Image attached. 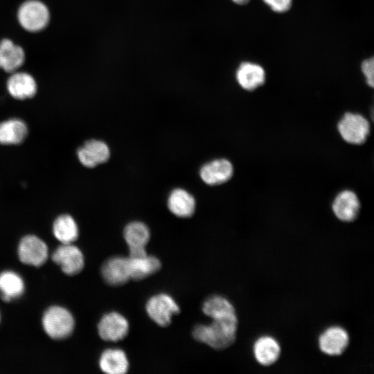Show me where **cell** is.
I'll return each mask as SVG.
<instances>
[{
    "mask_svg": "<svg viewBox=\"0 0 374 374\" xmlns=\"http://www.w3.org/2000/svg\"><path fill=\"white\" fill-rule=\"evenodd\" d=\"M238 326L237 316L212 319L209 324L196 325L192 331L193 337L216 350L230 347L235 341Z\"/></svg>",
    "mask_w": 374,
    "mask_h": 374,
    "instance_id": "cell-1",
    "label": "cell"
},
{
    "mask_svg": "<svg viewBox=\"0 0 374 374\" xmlns=\"http://www.w3.org/2000/svg\"><path fill=\"white\" fill-rule=\"evenodd\" d=\"M42 322L47 335L56 340L69 337L75 327L72 314L66 308L59 305L49 307L44 312Z\"/></svg>",
    "mask_w": 374,
    "mask_h": 374,
    "instance_id": "cell-2",
    "label": "cell"
},
{
    "mask_svg": "<svg viewBox=\"0 0 374 374\" xmlns=\"http://www.w3.org/2000/svg\"><path fill=\"white\" fill-rule=\"evenodd\" d=\"M20 25L29 32H38L44 29L50 20L48 7L39 0L24 2L17 11Z\"/></svg>",
    "mask_w": 374,
    "mask_h": 374,
    "instance_id": "cell-3",
    "label": "cell"
},
{
    "mask_svg": "<svg viewBox=\"0 0 374 374\" xmlns=\"http://www.w3.org/2000/svg\"><path fill=\"white\" fill-rule=\"evenodd\" d=\"M145 308L150 319L161 327L169 326L172 317L180 312L176 301L166 293H159L150 297Z\"/></svg>",
    "mask_w": 374,
    "mask_h": 374,
    "instance_id": "cell-4",
    "label": "cell"
},
{
    "mask_svg": "<svg viewBox=\"0 0 374 374\" xmlns=\"http://www.w3.org/2000/svg\"><path fill=\"white\" fill-rule=\"evenodd\" d=\"M337 130L347 143L360 145L364 143L370 132V124L359 114L346 113L337 124Z\"/></svg>",
    "mask_w": 374,
    "mask_h": 374,
    "instance_id": "cell-5",
    "label": "cell"
},
{
    "mask_svg": "<svg viewBox=\"0 0 374 374\" xmlns=\"http://www.w3.org/2000/svg\"><path fill=\"white\" fill-rule=\"evenodd\" d=\"M17 253L22 263L40 267L48 258V249L46 244L41 238L35 235H27L21 239Z\"/></svg>",
    "mask_w": 374,
    "mask_h": 374,
    "instance_id": "cell-6",
    "label": "cell"
},
{
    "mask_svg": "<svg viewBox=\"0 0 374 374\" xmlns=\"http://www.w3.org/2000/svg\"><path fill=\"white\" fill-rule=\"evenodd\" d=\"M130 323L125 316L117 312L105 314L98 324L100 337L106 341L123 340L128 334Z\"/></svg>",
    "mask_w": 374,
    "mask_h": 374,
    "instance_id": "cell-7",
    "label": "cell"
},
{
    "mask_svg": "<svg viewBox=\"0 0 374 374\" xmlns=\"http://www.w3.org/2000/svg\"><path fill=\"white\" fill-rule=\"evenodd\" d=\"M52 260L58 265L63 273L69 276L79 274L84 266L81 250L73 243L62 244L52 254Z\"/></svg>",
    "mask_w": 374,
    "mask_h": 374,
    "instance_id": "cell-8",
    "label": "cell"
},
{
    "mask_svg": "<svg viewBox=\"0 0 374 374\" xmlns=\"http://www.w3.org/2000/svg\"><path fill=\"white\" fill-rule=\"evenodd\" d=\"M101 275L105 282L112 286H121L130 279L127 257L115 256L106 260L102 265Z\"/></svg>",
    "mask_w": 374,
    "mask_h": 374,
    "instance_id": "cell-9",
    "label": "cell"
},
{
    "mask_svg": "<svg viewBox=\"0 0 374 374\" xmlns=\"http://www.w3.org/2000/svg\"><path fill=\"white\" fill-rule=\"evenodd\" d=\"M265 68L258 63L244 61L236 69L235 79L241 88L252 91L262 86L266 81Z\"/></svg>",
    "mask_w": 374,
    "mask_h": 374,
    "instance_id": "cell-10",
    "label": "cell"
},
{
    "mask_svg": "<svg viewBox=\"0 0 374 374\" xmlns=\"http://www.w3.org/2000/svg\"><path fill=\"white\" fill-rule=\"evenodd\" d=\"M349 344V336L340 326H332L325 330L319 336V346L325 354L330 356L341 355Z\"/></svg>",
    "mask_w": 374,
    "mask_h": 374,
    "instance_id": "cell-11",
    "label": "cell"
},
{
    "mask_svg": "<svg viewBox=\"0 0 374 374\" xmlns=\"http://www.w3.org/2000/svg\"><path fill=\"white\" fill-rule=\"evenodd\" d=\"M110 155L107 145L100 140L87 141L77 151V157L82 165L87 168H94L106 162Z\"/></svg>",
    "mask_w": 374,
    "mask_h": 374,
    "instance_id": "cell-12",
    "label": "cell"
},
{
    "mask_svg": "<svg viewBox=\"0 0 374 374\" xmlns=\"http://www.w3.org/2000/svg\"><path fill=\"white\" fill-rule=\"evenodd\" d=\"M9 94L17 100H26L35 96L37 85L35 78L26 72H13L6 83Z\"/></svg>",
    "mask_w": 374,
    "mask_h": 374,
    "instance_id": "cell-13",
    "label": "cell"
},
{
    "mask_svg": "<svg viewBox=\"0 0 374 374\" xmlns=\"http://www.w3.org/2000/svg\"><path fill=\"white\" fill-rule=\"evenodd\" d=\"M332 208L339 220L350 222L357 218L360 204L357 195L351 190H346L337 195L333 201Z\"/></svg>",
    "mask_w": 374,
    "mask_h": 374,
    "instance_id": "cell-14",
    "label": "cell"
},
{
    "mask_svg": "<svg viewBox=\"0 0 374 374\" xmlns=\"http://www.w3.org/2000/svg\"><path fill=\"white\" fill-rule=\"evenodd\" d=\"M233 173L231 163L225 159H215L204 166L200 170V177L208 185H218L231 179Z\"/></svg>",
    "mask_w": 374,
    "mask_h": 374,
    "instance_id": "cell-15",
    "label": "cell"
},
{
    "mask_svg": "<svg viewBox=\"0 0 374 374\" xmlns=\"http://www.w3.org/2000/svg\"><path fill=\"white\" fill-rule=\"evenodd\" d=\"M98 365L107 374H124L130 368L125 352L120 348H107L100 356Z\"/></svg>",
    "mask_w": 374,
    "mask_h": 374,
    "instance_id": "cell-16",
    "label": "cell"
},
{
    "mask_svg": "<svg viewBox=\"0 0 374 374\" xmlns=\"http://www.w3.org/2000/svg\"><path fill=\"white\" fill-rule=\"evenodd\" d=\"M25 61L23 48L9 39L0 42V69L13 73L19 69Z\"/></svg>",
    "mask_w": 374,
    "mask_h": 374,
    "instance_id": "cell-17",
    "label": "cell"
},
{
    "mask_svg": "<svg viewBox=\"0 0 374 374\" xmlns=\"http://www.w3.org/2000/svg\"><path fill=\"white\" fill-rule=\"evenodd\" d=\"M26 123L19 118H10L0 122V144L4 145H19L28 136Z\"/></svg>",
    "mask_w": 374,
    "mask_h": 374,
    "instance_id": "cell-18",
    "label": "cell"
},
{
    "mask_svg": "<svg viewBox=\"0 0 374 374\" xmlns=\"http://www.w3.org/2000/svg\"><path fill=\"white\" fill-rule=\"evenodd\" d=\"M253 350L256 361L265 366L274 364L280 355L278 342L270 336L259 337L254 343Z\"/></svg>",
    "mask_w": 374,
    "mask_h": 374,
    "instance_id": "cell-19",
    "label": "cell"
},
{
    "mask_svg": "<svg viewBox=\"0 0 374 374\" xmlns=\"http://www.w3.org/2000/svg\"><path fill=\"white\" fill-rule=\"evenodd\" d=\"M25 283L21 276L14 271L6 270L0 273V297L10 302L22 296Z\"/></svg>",
    "mask_w": 374,
    "mask_h": 374,
    "instance_id": "cell-20",
    "label": "cell"
},
{
    "mask_svg": "<svg viewBox=\"0 0 374 374\" xmlns=\"http://www.w3.org/2000/svg\"><path fill=\"white\" fill-rule=\"evenodd\" d=\"M128 258L131 279L143 280L159 271L161 268L160 260L148 253L139 258Z\"/></svg>",
    "mask_w": 374,
    "mask_h": 374,
    "instance_id": "cell-21",
    "label": "cell"
},
{
    "mask_svg": "<svg viewBox=\"0 0 374 374\" xmlns=\"http://www.w3.org/2000/svg\"><path fill=\"white\" fill-rule=\"evenodd\" d=\"M168 206L175 215L179 217H188L195 212V200L186 190L177 188L170 193Z\"/></svg>",
    "mask_w": 374,
    "mask_h": 374,
    "instance_id": "cell-22",
    "label": "cell"
},
{
    "mask_svg": "<svg viewBox=\"0 0 374 374\" xmlns=\"http://www.w3.org/2000/svg\"><path fill=\"white\" fill-rule=\"evenodd\" d=\"M202 310L203 313L211 319L237 316L232 303L227 299L220 295L208 297L204 301Z\"/></svg>",
    "mask_w": 374,
    "mask_h": 374,
    "instance_id": "cell-23",
    "label": "cell"
},
{
    "mask_svg": "<svg viewBox=\"0 0 374 374\" xmlns=\"http://www.w3.org/2000/svg\"><path fill=\"white\" fill-rule=\"evenodd\" d=\"M53 233L62 244L73 243L79 235L77 223L69 214L60 215L54 220Z\"/></svg>",
    "mask_w": 374,
    "mask_h": 374,
    "instance_id": "cell-24",
    "label": "cell"
},
{
    "mask_svg": "<svg viewBox=\"0 0 374 374\" xmlns=\"http://www.w3.org/2000/svg\"><path fill=\"white\" fill-rule=\"evenodd\" d=\"M123 236L128 249L146 247L150 240V232L145 224L134 221L126 225Z\"/></svg>",
    "mask_w": 374,
    "mask_h": 374,
    "instance_id": "cell-25",
    "label": "cell"
},
{
    "mask_svg": "<svg viewBox=\"0 0 374 374\" xmlns=\"http://www.w3.org/2000/svg\"><path fill=\"white\" fill-rule=\"evenodd\" d=\"M274 12L283 14L288 12L292 7L293 0H262Z\"/></svg>",
    "mask_w": 374,
    "mask_h": 374,
    "instance_id": "cell-26",
    "label": "cell"
},
{
    "mask_svg": "<svg viewBox=\"0 0 374 374\" xmlns=\"http://www.w3.org/2000/svg\"><path fill=\"white\" fill-rule=\"evenodd\" d=\"M360 69L364 76L368 86L373 87L374 85V58L373 57L366 58L362 61Z\"/></svg>",
    "mask_w": 374,
    "mask_h": 374,
    "instance_id": "cell-27",
    "label": "cell"
},
{
    "mask_svg": "<svg viewBox=\"0 0 374 374\" xmlns=\"http://www.w3.org/2000/svg\"><path fill=\"white\" fill-rule=\"evenodd\" d=\"M234 3L239 6H244L249 3L250 0H231Z\"/></svg>",
    "mask_w": 374,
    "mask_h": 374,
    "instance_id": "cell-28",
    "label": "cell"
},
{
    "mask_svg": "<svg viewBox=\"0 0 374 374\" xmlns=\"http://www.w3.org/2000/svg\"><path fill=\"white\" fill-rule=\"evenodd\" d=\"M0 320H1V315H0Z\"/></svg>",
    "mask_w": 374,
    "mask_h": 374,
    "instance_id": "cell-29",
    "label": "cell"
}]
</instances>
